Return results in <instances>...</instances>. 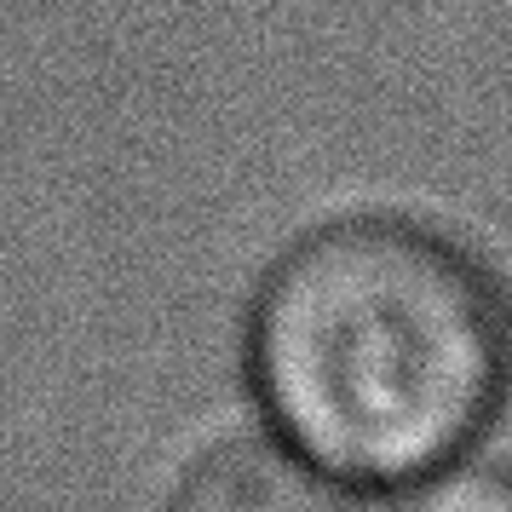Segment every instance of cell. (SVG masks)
I'll list each match as a JSON object with an SVG mask.
<instances>
[{"mask_svg":"<svg viewBox=\"0 0 512 512\" xmlns=\"http://www.w3.org/2000/svg\"><path fill=\"white\" fill-rule=\"evenodd\" d=\"M259 432L351 495H415L512 397V300L438 225L357 213L300 236L248 305Z\"/></svg>","mask_w":512,"mask_h":512,"instance_id":"cell-1","label":"cell"},{"mask_svg":"<svg viewBox=\"0 0 512 512\" xmlns=\"http://www.w3.org/2000/svg\"><path fill=\"white\" fill-rule=\"evenodd\" d=\"M415 512H512V472L489 461H461L415 489Z\"/></svg>","mask_w":512,"mask_h":512,"instance_id":"cell-3","label":"cell"},{"mask_svg":"<svg viewBox=\"0 0 512 512\" xmlns=\"http://www.w3.org/2000/svg\"><path fill=\"white\" fill-rule=\"evenodd\" d=\"M167 512H363V495L282 449L271 432L202 449L179 472Z\"/></svg>","mask_w":512,"mask_h":512,"instance_id":"cell-2","label":"cell"}]
</instances>
